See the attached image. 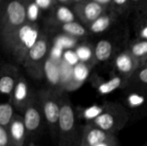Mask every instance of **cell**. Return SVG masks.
Masks as SVG:
<instances>
[{
	"mask_svg": "<svg viewBox=\"0 0 147 146\" xmlns=\"http://www.w3.org/2000/svg\"><path fill=\"white\" fill-rule=\"evenodd\" d=\"M80 139L74 108L67 92L61 91L58 146H79Z\"/></svg>",
	"mask_w": 147,
	"mask_h": 146,
	"instance_id": "1",
	"label": "cell"
},
{
	"mask_svg": "<svg viewBox=\"0 0 147 146\" xmlns=\"http://www.w3.org/2000/svg\"><path fill=\"white\" fill-rule=\"evenodd\" d=\"M129 119L130 113L125 106L119 102H105L102 105L101 113L88 123L115 135L126 126Z\"/></svg>",
	"mask_w": 147,
	"mask_h": 146,
	"instance_id": "2",
	"label": "cell"
},
{
	"mask_svg": "<svg viewBox=\"0 0 147 146\" xmlns=\"http://www.w3.org/2000/svg\"><path fill=\"white\" fill-rule=\"evenodd\" d=\"M61 90L41 89L36 92V97L40 105L45 122L53 139L58 142L59 122L60 117Z\"/></svg>",
	"mask_w": 147,
	"mask_h": 146,
	"instance_id": "3",
	"label": "cell"
},
{
	"mask_svg": "<svg viewBox=\"0 0 147 146\" xmlns=\"http://www.w3.org/2000/svg\"><path fill=\"white\" fill-rule=\"evenodd\" d=\"M38 31L30 25H22L9 39L6 46L12 53L18 64L23 65L31 47L38 40Z\"/></svg>",
	"mask_w": 147,
	"mask_h": 146,
	"instance_id": "4",
	"label": "cell"
},
{
	"mask_svg": "<svg viewBox=\"0 0 147 146\" xmlns=\"http://www.w3.org/2000/svg\"><path fill=\"white\" fill-rule=\"evenodd\" d=\"M48 52V42L45 37L38 38L29 50L22 65L33 78L40 80L44 77Z\"/></svg>",
	"mask_w": 147,
	"mask_h": 146,
	"instance_id": "5",
	"label": "cell"
},
{
	"mask_svg": "<svg viewBox=\"0 0 147 146\" xmlns=\"http://www.w3.org/2000/svg\"><path fill=\"white\" fill-rule=\"evenodd\" d=\"M22 117L28 137L34 138L38 135L43 127L45 119L36 96L22 112Z\"/></svg>",
	"mask_w": 147,
	"mask_h": 146,
	"instance_id": "6",
	"label": "cell"
},
{
	"mask_svg": "<svg viewBox=\"0 0 147 146\" xmlns=\"http://www.w3.org/2000/svg\"><path fill=\"white\" fill-rule=\"evenodd\" d=\"M113 67L115 73L129 83L132 77L140 68V65L128 50H125L115 57Z\"/></svg>",
	"mask_w": 147,
	"mask_h": 146,
	"instance_id": "7",
	"label": "cell"
},
{
	"mask_svg": "<svg viewBox=\"0 0 147 146\" xmlns=\"http://www.w3.org/2000/svg\"><path fill=\"white\" fill-rule=\"evenodd\" d=\"M36 93L33 92L27 79L21 75L9 101L12 102L16 110L22 113L28 105L34 99Z\"/></svg>",
	"mask_w": 147,
	"mask_h": 146,
	"instance_id": "8",
	"label": "cell"
},
{
	"mask_svg": "<svg viewBox=\"0 0 147 146\" xmlns=\"http://www.w3.org/2000/svg\"><path fill=\"white\" fill-rule=\"evenodd\" d=\"M90 83L93 88L102 96L109 95L116 89H124L128 85V81L119 76L115 71L109 79H105L98 74H93L90 77Z\"/></svg>",
	"mask_w": 147,
	"mask_h": 146,
	"instance_id": "9",
	"label": "cell"
},
{
	"mask_svg": "<svg viewBox=\"0 0 147 146\" xmlns=\"http://www.w3.org/2000/svg\"><path fill=\"white\" fill-rule=\"evenodd\" d=\"M6 11H7L8 22L11 27L10 32L8 37L5 39V43L7 44L9 39L18 30V28H20L22 26L27 16V11L23 4L17 0H14L10 2L8 4Z\"/></svg>",
	"mask_w": 147,
	"mask_h": 146,
	"instance_id": "10",
	"label": "cell"
},
{
	"mask_svg": "<svg viewBox=\"0 0 147 146\" xmlns=\"http://www.w3.org/2000/svg\"><path fill=\"white\" fill-rule=\"evenodd\" d=\"M20 76V71L16 65L11 64L3 65L0 71L1 93L4 96H8L10 98Z\"/></svg>",
	"mask_w": 147,
	"mask_h": 146,
	"instance_id": "11",
	"label": "cell"
},
{
	"mask_svg": "<svg viewBox=\"0 0 147 146\" xmlns=\"http://www.w3.org/2000/svg\"><path fill=\"white\" fill-rule=\"evenodd\" d=\"M123 90L126 105L130 110L136 113L147 111V92L133 87H127Z\"/></svg>",
	"mask_w": 147,
	"mask_h": 146,
	"instance_id": "12",
	"label": "cell"
},
{
	"mask_svg": "<svg viewBox=\"0 0 147 146\" xmlns=\"http://www.w3.org/2000/svg\"><path fill=\"white\" fill-rule=\"evenodd\" d=\"M93 67L94 65L86 64L83 62H78L76 65H74L71 80L64 87L63 91H73L80 88L86 81L88 77H90V71Z\"/></svg>",
	"mask_w": 147,
	"mask_h": 146,
	"instance_id": "13",
	"label": "cell"
},
{
	"mask_svg": "<svg viewBox=\"0 0 147 146\" xmlns=\"http://www.w3.org/2000/svg\"><path fill=\"white\" fill-rule=\"evenodd\" d=\"M9 134L14 146H26L28 139V133L23 121V117L16 114L9 128Z\"/></svg>",
	"mask_w": 147,
	"mask_h": 146,
	"instance_id": "14",
	"label": "cell"
},
{
	"mask_svg": "<svg viewBox=\"0 0 147 146\" xmlns=\"http://www.w3.org/2000/svg\"><path fill=\"white\" fill-rule=\"evenodd\" d=\"M114 52L113 44L108 40H102L97 42L94 49L95 63H103L111 59Z\"/></svg>",
	"mask_w": 147,
	"mask_h": 146,
	"instance_id": "15",
	"label": "cell"
},
{
	"mask_svg": "<svg viewBox=\"0 0 147 146\" xmlns=\"http://www.w3.org/2000/svg\"><path fill=\"white\" fill-rule=\"evenodd\" d=\"M127 50L137 59V61L140 65V67L146 65L147 61V40H137L132 43L129 49Z\"/></svg>",
	"mask_w": 147,
	"mask_h": 146,
	"instance_id": "16",
	"label": "cell"
},
{
	"mask_svg": "<svg viewBox=\"0 0 147 146\" xmlns=\"http://www.w3.org/2000/svg\"><path fill=\"white\" fill-rule=\"evenodd\" d=\"M127 87L147 92V65L140 67L130 79Z\"/></svg>",
	"mask_w": 147,
	"mask_h": 146,
	"instance_id": "17",
	"label": "cell"
},
{
	"mask_svg": "<svg viewBox=\"0 0 147 146\" xmlns=\"http://www.w3.org/2000/svg\"><path fill=\"white\" fill-rule=\"evenodd\" d=\"M15 107L10 101L1 103L0 105V126L9 128L14 116Z\"/></svg>",
	"mask_w": 147,
	"mask_h": 146,
	"instance_id": "18",
	"label": "cell"
},
{
	"mask_svg": "<svg viewBox=\"0 0 147 146\" xmlns=\"http://www.w3.org/2000/svg\"><path fill=\"white\" fill-rule=\"evenodd\" d=\"M102 12V7L100 3L96 2H90L88 3L84 9V16L88 22H95L101 16Z\"/></svg>",
	"mask_w": 147,
	"mask_h": 146,
	"instance_id": "19",
	"label": "cell"
},
{
	"mask_svg": "<svg viewBox=\"0 0 147 146\" xmlns=\"http://www.w3.org/2000/svg\"><path fill=\"white\" fill-rule=\"evenodd\" d=\"M77 57L79 62L90 64L95 65L94 60V51L90 50V48L87 46H80L75 51Z\"/></svg>",
	"mask_w": 147,
	"mask_h": 146,
	"instance_id": "20",
	"label": "cell"
},
{
	"mask_svg": "<svg viewBox=\"0 0 147 146\" xmlns=\"http://www.w3.org/2000/svg\"><path fill=\"white\" fill-rule=\"evenodd\" d=\"M62 29L65 33H67L71 35H73V36L81 37V36H84L86 34V29L82 25H80L79 23L75 22L63 24Z\"/></svg>",
	"mask_w": 147,
	"mask_h": 146,
	"instance_id": "21",
	"label": "cell"
},
{
	"mask_svg": "<svg viewBox=\"0 0 147 146\" xmlns=\"http://www.w3.org/2000/svg\"><path fill=\"white\" fill-rule=\"evenodd\" d=\"M111 23V19L109 16L103 15L100 16L98 19H96L95 22H93L90 25V31L95 33V34H99L103 31H105Z\"/></svg>",
	"mask_w": 147,
	"mask_h": 146,
	"instance_id": "22",
	"label": "cell"
},
{
	"mask_svg": "<svg viewBox=\"0 0 147 146\" xmlns=\"http://www.w3.org/2000/svg\"><path fill=\"white\" fill-rule=\"evenodd\" d=\"M56 15H57L58 20L59 22H63V24L74 22V15H73V13L68 8H66L65 6L59 7L58 9Z\"/></svg>",
	"mask_w": 147,
	"mask_h": 146,
	"instance_id": "23",
	"label": "cell"
},
{
	"mask_svg": "<svg viewBox=\"0 0 147 146\" xmlns=\"http://www.w3.org/2000/svg\"><path fill=\"white\" fill-rule=\"evenodd\" d=\"M0 146H14L7 128L0 126Z\"/></svg>",
	"mask_w": 147,
	"mask_h": 146,
	"instance_id": "24",
	"label": "cell"
},
{
	"mask_svg": "<svg viewBox=\"0 0 147 146\" xmlns=\"http://www.w3.org/2000/svg\"><path fill=\"white\" fill-rule=\"evenodd\" d=\"M64 57H65V61L66 63H68L69 65L72 64L73 66L76 65L79 62V61H78V57H77V54H76L75 52L67 51V52L65 53Z\"/></svg>",
	"mask_w": 147,
	"mask_h": 146,
	"instance_id": "25",
	"label": "cell"
},
{
	"mask_svg": "<svg viewBox=\"0 0 147 146\" xmlns=\"http://www.w3.org/2000/svg\"><path fill=\"white\" fill-rule=\"evenodd\" d=\"M92 146H119V144H118V140H117L116 136L112 135L109 139H105L100 143H97V144Z\"/></svg>",
	"mask_w": 147,
	"mask_h": 146,
	"instance_id": "26",
	"label": "cell"
},
{
	"mask_svg": "<svg viewBox=\"0 0 147 146\" xmlns=\"http://www.w3.org/2000/svg\"><path fill=\"white\" fill-rule=\"evenodd\" d=\"M37 15H38V6L36 3H33L28 8V16L30 20H35Z\"/></svg>",
	"mask_w": 147,
	"mask_h": 146,
	"instance_id": "27",
	"label": "cell"
},
{
	"mask_svg": "<svg viewBox=\"0 0 147 146\" xmlns=\"http://www.w3.org/2000/svg\"><path fill=\"white\" fill-rule=\"evenodd\" d=\"M35 3L40 8L47 9L50 5V0H35Z\"/></svg>",
	"mask_w": 147,
	"mask_h": 146,
	"instance_id": "28",
	"label": "cell"
},
{
	"mask_svg": "<svg viewBox=\"0 0 147 146\" xmlns=\"http://www.w3.org/2000/svg\"><path fill=\"white\" fill-rule=\"evenodd\" d=\"M127 0H114V2L116 4H118V5H123V4H125L127 3Z\"/></svg>",
	"mask_w": 147,
	"mask_h": 146,
	"instance_id": "29",
	"label": "cell"
},
{
	"mask_svg": "<svg viewBox=\"0 0 147 146\" xmlns=\"http://www.w3.org/2000/svg\"><path fill=\"white\" fill-rule=\"evenodd\" d=\"M94 2H96L100 4H106L110 2V0H94Z\"/></svg>",
	"mask_w": 147,
	"mask_h": 146,
	"instance_id": "30",
	"label": "cell"
},
{
	"mask_svg": "<svg viewBox=\"0 0 147 146\" xmlns=\"http://www.w3.org/2000/svg\"><path fill=\"white\" fill-rule=\"evenodd\" d=\"M26 146H38V145H34V144H32V143H29V144H27V145Z\"/></svg>",
	"mask_w": 147,
	"mask_h": 146,
	"instance_id": "31",
	"label": "cell"
},
{
	"mask_svg": "<svg viewBox=\"0 0 147 146\" xmlns=\"http://www.w3.org/2000/svg\"><path fill=\"white\" fill-rule=\"evenodd\" d=\"M59 1H61V2H65V1H67V0H59Z\"/></svg>",
	"mask_w": 147,
	"mask_h": 146,
	"instance_id": "32",
	"label": "cell"
},
{
	"mask_svg": "<svg viewBox=\"0 0 147 146\" xmlns=\"http://www.w3.org/2000/svg\"><path fill=\"white\" fill-rule=\"evenodd\" d=\"M133 1H135V2H137V1H140V0H133Z\"/></svg>",
	"mask_w": 147,
	"mask_h": 146,
	"instance_id": "33",
	"label": "cell"
},
{
	"mask_svg": "<svg viewBox=\"0 0 147 146\" xmlns=\"http://www.w3.org/2000/svg\"><path fill=\"white\" fill-rule=\"evenodd\" d=\"M144 146H147V143H146V145H145Z\"/></svg>",
	"mask_w": 147,
	"mask_h": 146,
	"instance_id": "34",
	"label": "cell"
},
{
	"mask_svg": "<svg viewBox=\"0 0 147 146\" xmlns=\"http://www.w3.org/2000/svg\"><path fill=\"white\" fill-rule=\"evenodd\" d=\"M147 65V61H146V65ZM145 65H144V66H145Z\"/></svg>",
	"mask_w": 147,
	"mask_h": 146,
	"instance_id": "35",
	"label": "cell"
}]
</instances>
